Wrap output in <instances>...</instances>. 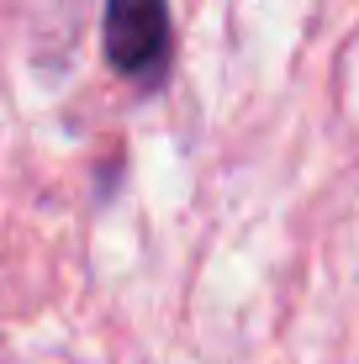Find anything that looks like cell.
Masks as SVG:
<instances>
[{
	"label": "cell",
	"mask_w": 359,
	"mask_h": 364,
	"mask_svg": "<svg viewBox=\"0 0 359 364\" xmlns=\"http://www.w3.org/2000/svg\"><path fill=\"white\" fill-rule=\"evenodd\" d=\"M175 53L169 0H106V58L138 90H154Z\"/></svg>",
	"instance_id": "obj_1"
}]
</instances>
